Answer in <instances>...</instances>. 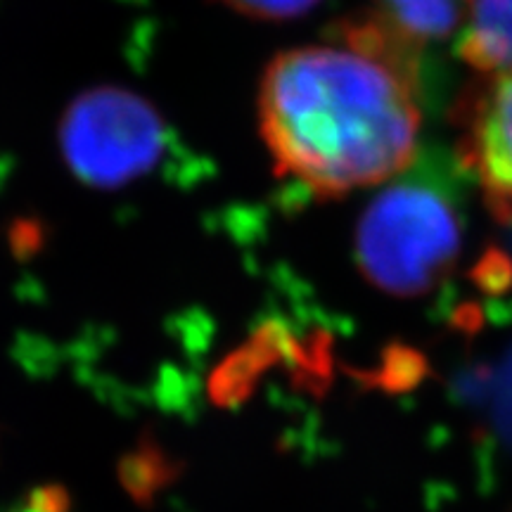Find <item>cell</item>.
Wrapping results in <instances>:
<instances>
[{
	"label": "cell",
	"mask_w": 512,
	"mask_h": 512,
	"mask_svg": "<svg viewBox=\"0 0 512 512\" xmlns=\"http://www.w3.org/2000/svg\"><path fill=\"white\" fill-rule=\"evenodd\" d=\"M422 105L399 72L347 46L285 50L256 98L278 171L320 197L403 174L420 152Z\"/></svg>",
	"instance_id": "6da1fadb"
},
{
	"label": "cell",
	"mask_w": 512,
	"mask_h": 512,
	"mask_svg": "<svg viewBox=\"0 0 512 512\" xmlns=\"http://www.w3.org/2000/svg\"><path fill=\"white\" fill-rule=\"evenodd\" d=\"M472 176L458 152L427 147L368 204L356 254L370 283L403 297L437 283L460 252L463 190Z\"/></svg>",
	"instance_id": "7a4b0ae2"
},
{
	"label": "cell",
	"mask_w": 512,
	"mask_h": 512,
	"mask_svg": "<svg viewBox=\"0 0 512 512\" xmlns=\"http://www.w3.org/2000/svg\"><path fill=\"white\" fill-rule=\"evenodd\" d=\"M57 140L64 164L83 185L119 190L164 162L171 152V126L143 95L95 86L69 102Z\"/></svg>",
	"instance_id": "3957f363"
},
{
	"label": "cell",
	"mask_w": 512,
	"mask_h": 512,
	"mask_svg": "<svg viewBox=\"0 0 512 512\" xmlns=\"http://www.w3.org/2000/svg\"><path fill=\"white\" fill-rule=\"evenodd\" d=\"M496 76L467 102V136L458 155L484 185L498 219L512 221V72Z\"/></svg>",
	"instance_id": "277c9868"
},
{
	"label": "cell",
	"mask_w": 512,
	"mask_h": 512,
	"mask_svg": "<svg viewBox=\"0 0 512 512\" xmlns=\"http://www.w3.org/2000/svg\"><path fill=\"white\" fill-rule=\"evenodd\" d=\"M456 53L477 72H512V0H472Z\"/></svg>",
	"instance_id": "5b68a950"
},
{
	"label": "cell",
	"mask_w": 512,
	"mask_h": 512,
	"mask_svg": "<svg viewBox=\"0 0 512 512\" xmlns=\"http://www.w3.org/2000/svg\"><path fill=\"white\" fill-rule=\"evenodd\" d=\"M467 0H377V10L420 46L441 43L460 29Z\"/></svg>",
	"instance_id": "8992f818"
},
{
	"label": "cell",
	"mask_w": 512,
	"mask_h": 512,
	"mask_svg": "<svg viewBox=\"0 0 512 512\" xmlns=\"http://www.w3.org/2000/svg\"><path fill=\"white\" fill-rule=\"evenodd\" d=\"M121 479H124L133 494H155L159 486L169 479V465H166L164 453H159L152 446L140 448L121 467Z\"/></svg>",
	"instance_id": "52a82bcc"
},
{
	"label": "cell",
	"mask_w": 512,
	"mask_h": 512,
	"mask_svg": "<svg viewBox=\"0 0 512 512\" xmlns=\"http://www.w3.org/2000/svg\"><path fill=\"white\" fill-rule=\"evenodd\" d=\"M221 3L242 17L261 19V22H285V19L306 15L320 0H221Z\"/></svg>",
	"instance_id": "ba28073f"
},
{
	"label": "cell",
	"mask_w": 512,
	"mask_h": 512,
	"mask_svg": "<svg viewBox=\"0 0 512 512\" xmlns=\"http://www.w3.org/2000/svg\"><path fill=\"white\" fill-rule=\"evenodd\" d=\"M475 280L482 290L503 292L512 285V259L501 249H489L475 266Z\"/></svg>",
	"instance_id": "9c48e42d"
},
{
	"label": "cell",
	"mask_w": 512,
	"mask_h": 512,
	"mask_svg": "<svg viewBox=\"0 0 512 512\" xmlns=\"http://www.w3.org/2000/svg\"><path fill=\"white\" fill-rule=\"evenodd\" d=\"M420 368H422V361L418 358V354H413V351H406V349H396L394 358H389L387 361V373H389L387 382L399 389L408 387V384H413L420 377Z\"/></svg>",
	"instance_id": "30bf717a"
},
{
	"label": "cell",
	"mask_w": 512,
	"mask_h": 512,
	"mask_svg": "<svg viewBox=\"0 0 512 512\" xmlns=\"http://www.w3.org/2000/svg\"><path fill=\"white\" fill-rule=\"evenodd\" d=\"M498 420L501 427L512 441V356L503 366L501 373V387H498Z\"/></svg>",
	"instance_id": "8fae6325"
}]
</instances>
